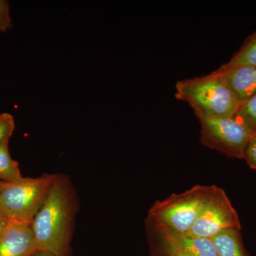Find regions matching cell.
Instances as JSON below:
<instances>
[{"instance_id":"cell-12","label":"cell","mask_w":256,"mask_h":256,"mask_svg":"<svg viewBox=\"0 0 256 256\" xmlns=\"http://www.w3.org/2000/svg\"><path fill=\"white\" fill-rule=\"evenodd\" d=\"M223 65L228 67L238 66H256V32L248 37L232 58Z\"/></svg>"},{"instance_id":"cell-6","label":"cell","mask_w":256,"mask_h":256,"mask_svg":"<svg viewBox=\"0 0 256 256\" xmlns=\"http://www.w3.org/2000/svg\"><path fill=\"white\" fill-rule=\"evenodd\" d=\"M232 228H242L238 213L223 188L210 186L206 202L188 234L212 239Z\"/></svg>"},{"instance_id":"cell-2","label":"cell","mask_w":256,"mask_h":256,"mask_svg":"<svg viewBox=\"0 0 256 256\" xmlns=\"http://www.w3.org/2000/svg\"><path fill=\"white\" fill-rule=\"evenodd\" d=\"M175 97L191 106L194 114L232 118L240 102L214 72L203 76L183 79L175 84Z\"/></svg>"},{"instance_id":"cell-17","label":"cell","mask_w":256,"mask_h":256,"mask_svg":"<svg viewBox=\"0 0 256 256\" xmlns=\"http://www.w3.org/2000/svg\"><path fill=\"white\" fill-rule=\"evenodd\" d=\"M149 245L150 256H183L151 240H149Z\"/></svg>"},{"instance_id":"cell-15","label":"cell","mask_w":256,"mask_h":256,"mask_svg":"<svg viewBox=\"0 0 256 256\" xmlns=\"http://www.w3.org/2000/svg\"><path fill=\"white\" fill-rule=\"evenodd\" d=\"M12 28L8 2L0 0V32H6Z\"/></svg>"},{"instance_id":"cell-14","label":"cell","mask_w":256,"mask_h":256,"mask_svg":"<svg viewBox=\"0 0 256 256\" xmlns=\"http://www.w3.org/2000/svg\"><path fill=\"white\" fill-rule=\"evenodd\" d=\"M14 129V117L8 112L0 114V146L10 142Z\"/></svg>"},{"instance_id":"cell-18","label":"cell","mask_w":256,"mask_h":256,"mask_svg":"<svg viewBox=\"0 0 256 256\" xmlns=\"http://www.w3.org/2000/svg\"><path fill=\"white\" fill-rule=\"evenodd\" d=\"M11 222L12 220H10L9 218L0 210V234L4 230V228L9 225V224Z\"/></svg>"},{"instance_id":"cell-5","label":"cell","mask_w":256,"mask_h":256,"mask_svg":"<svg viewBox=\"0 0 256 256\" xmlns=\"http://www.w3.org/2000/svg\"><path fill=\"white\" fill-rule=\"evenodd\" d=\"M201 131L200 142L204 146L228 158L242 159L252 132L234 117H210L195 114Z\"/></svg>"},{"instance_id":"cell-10","label":"cell","mask_w":256,"mask_h":256,"mask_svg":"<svg viewBox=\"0 0 256 256\" xmlns=\"http://www.w3.org/2000/svg\"><path fill=\"white\" fill-rule=\"evenodd\" d=\"M218 256H249L240 229H227L212 238Z\"/></svg>"},{"instance_id":"cell-3","label":"cell","mask_w":256,"mask_h":256,"mask_svg":"<svg viewBox=\"0 0 256 256\" xmlns=\"http://www.w3.org/2000/svg\"><path fill=\"white\" fill-rule=\"evenodd\" d=\"M210 186L196 185L153 204L148 210L146 227L172 233L188 234L210 194Z\"/></svg>"},{"instance_id":"cell-11","label":"cell","mask_w":256,"mask_h":256,"mask_svg":"<svg viewBox=\"0 0 256 256\" xmlns=\"http://www.w3.org/2000/svg\"><path fill=\"white\" fill-rule=\"evenodd\" d=\"M9 143L0 146V182H16L22 180L24 176L20 170L18 162L10 156Z\"/></svg>"},{"instance_id":"cell-7","label":"cell","mask_w":256,"mask_h":256,"mask_svg":"<svg viewBox=\"0 0 256 256\" xmlns=\"http://www.w3.org/2000/svg\"><path fill=\"white\" fill-rule=\"evenodd\" d=\"M149 240L183 256H218L212 239L148 228Z\"/></svg>"},{"instance_id":"cell-1","label":"cell","mask_w":256,"mask_h":256,"mask_svg":"<svg viewBox=\"0 0 256 256\" xmlns=\"http://www.w3.org/2000/svg\"><path fill=\"white\" fill-rule=\"evenodd\" d=\"M76 208V195L70 180L57 174L32 224L38 252L69 256Z\"/></svg>"},{"instance_id":"cell-13","label":"cell","mask_w":256,"mask_h":256,"mask_svg":"<svg viewBox=\"0 0 256 256\" xmlns=\"http://www.w3.org/2000/svg\"><path fill=\"white\" fill-rule=\"evenodd\" d=\"M234 118L244 124L252 134H256V92L240 102Z\"/></svg>"},{"instance_id":"cell-19","label":"cell","mask_w":256,"mask_h":256,"mask_svg":"<svg viewBox=\"0 0 256 256\" xmlns=\"http://www.w3.org/2000/svg\"><path fill=\"white\" fill-rule=\"evenodd\" d=\"M32 256H56L53 255V254H50V252H37L33 254Z\"/></svg>"},{"instance_id":"cell-16","label":"cell","mask_w":256,"mask_h":256,"mask_svg":"<svg viewBox=\"0 0 256 256\" xmlns=\"http://www.w3.org/2000/svg\"><path fill=\"white\" fill-rule=\"evenodd\" d=\"M250 169L256 170V134H252L244 151V158Z\"/></svg>"},{"instance_id":"cell-8","label":"cell","mask_w":256,"mask_h":256,"mask_svg":"<svg viewBox=\"0 0 256 256\" xmlns=\"http://www.w3.org/2000/svg\"><path fill=\"white\" fill-rule=\"evenodd\" d=\"M37 252L32 224L12 220L0 234V256H32Z\"/></svg>"},{"instance_id":"cell-9","label":"cell","mask_w":256,"mask_h":256,"mask_svg":"<svg viewBox=\"0 0 256 256\" xmlns=\"http://www.w3.org/2000/svg\"><path fill=\"white\" fill-rule=\"evenodd\" d=\"M223 79L240 102L256 92V66H220L214 70Z\"/></svg>"},{"instance_id":"cell-4","label":"cell","mask_w":256,"mask_h":256,"mask_svg":"<svg viewBox=\"0 0 256 256\" xmlns=\"http://www.w3.org/2000/svg\"><path fill=\"white\" fill-rule=\"evenodd\" d=\"M57 174L24 178L16 182H0V210L10 220L32 224Z\"/></svg>"}]
</instances>
